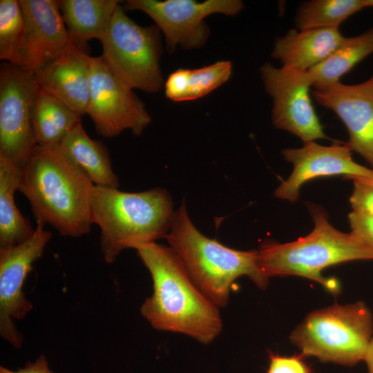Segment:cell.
<instances>
[{
    "instance_id": "obj_1",
    "label": "cell",
    "mask_w": 373,
    "mask_h": 373,
    "mask_svg": "<svg viewBox=\"0 0 373 373\" xmlns=\"http://www.w3.org/2000/svg\"><path fill=\"white\" fill-rule=\"evenodd\" d=\"M136 250L153 280L142 316L157 330L182 334L205 345L213 342L222 329L219 307L193 283L173 251L156 242Z\"/></svg>"
},
{
    "instance_id": "obj_2",
    "label": "cell",
    "mask_w": 373,
    "mask_h": 373,
    "mask_svg": "<svg viewBox=\"0 0 373 373\" xmlns=\"http://www.w3.org/2000/svg\"><path fill=\"white\" fill-rule=\"evenodd\" d=\"M93 186L59 144L37 145L21 169L18 191L28 200L37 222L50 224L62 236L79 238L93 224Z\"/></svg>"
},
{
    "instance_id": "obj_3",
    "label": "cell",
    "mask_w": 373,
    "mask_h": 373,
    "mask_svg": "<svg viewBox=\"0 0 373 373\" xmlns=\"http://www.w3.org/2000/svg\"><path fill=\"white\" fill-rule=\"evenodd\" d=\"M174 213L169 192L161 188L131 193L94 185L91 191L90 220L100 229L101 252L108 264L124 249L166 238Z\"/></svg>"
},
{
    "instance_id": "obj_4",
    "label": "cell",
    "mask_w": 373,
    "mask_h": 373,
    "mask_svg": "<svg viewBox=\"0 0 373 373\" xmlns=\"http://www.w3.org/2000/svg\"><path fill=\"white\" fill-rule=\"evenodd\" d=\"M314 229L308 235L286 243L264 242L258 251V265L263 274L273 276H297L316 281L333 295L341 292L335 278H325V268L353 260H373V248L352 231L334 228L326 214L309 204Z\"/></svg>"
},
{
    "instance_id": "obj_5",
    "label": "cell",
    "mask_w": 373,
    "mask_h": 373,
    "mask_svg": "<svg viewBox=\"0 0 373 373\" xmlns=\"http://www.w3.org/2000/svg\"><path fill=\"white\" fill-rule=\"evenodd\" d=\"M166 238L193 283L219 308L228 304L239 277H249L262 289L268 285L257 250H236L207 238L191 222L184 202L175 211Z\"/></svg>"
},
{
    "instance_id": "obj_6",
    "label": "cell",
    "mask_w": 373,
    "mask_h": 373,
    "mask_svg": "<svg viewBox=\"0 0 373 373\" xmlns=\"http://www.w3.org/2000/svg\"><path fill=\"white\" fill-rule=\"evenodd\" d=\"M372 331V314L364 303H335L309 313L289 338L303 356L354 365L363 361Z\"/></svg>"
},
{
    "instance_id": "obj_7",
    "label": "cell",
    "mask_w": 373,
    "mask_h": 373,
    "mask_svg": "<svg viewBox=\"0 0 373 373\" xmlns=\"http://www.w3.org/2000/svg\"><path fill=\"white\" fill-rule=\"evenodd\" d=\"M101 57L113 75L126 87L147 93L161 90L162 52L160 30L141 26L130 19L120 4L100 41Z\"/></svg>"
},
{
    "instance_id": "obj_8",
    "label": "cell",
    "mask_w": 373,
    "mask_h": 373,
    "mask_svg": "<svg viewBox=\"0 0 373 373\" xmlns=\"http://www.w3.org/2000/svg\"><path fill=\"white\" fill-rule=\"evenodd\" d=\"M39 86L34 73L3 62L0 68V155L21 169L37 145L32 114Z\"/></svg>"
},
{
    "instance_id": "obj_9",
    "label": "cell",
    "mask_w": 373,
    "mask_h": 373,
    "mask_svg": "<svg viewBox=\"0 0 373 373\" xmlns=\"http://www.w3.org/2000/svg\"><path fill=\"white\" fill-rule=\"evenodd\" d=\"M89 86L85 114L101 136L113 137L126 130L140 135L151 123L142 102L113 75L101 56L90 57Z\"/></svg>"
},
{
    "instance_id": "obj_10",
    "label": "cell",
    "mask_w": 373,
    "mask_h": 373,
    "mask_svg": "<svg viewBox=\"0 0 373 373\" xmlns=\"http://www.w3.org/2000/svg\"><path fill=\"white\" fill-rule=\"evenodd\" d=\"M261 78L273 102L274 126L298 137L304 143L329 139L312 104L313 81L308 70L276 68L270 63L260 68Z\"/></svg>"
},
{
    "instance_id": "obj_11",
    "label": "cell",
    "mask_w": 373,
    "mask_h": 373,
    "mask_svg": "<svg viewBox=\"0 0 373 373\" xmlns=\"http://www.w3.org/2000/svg\"><path fill=\"white\" fill-rule=\"evenodd\" d=\"M125 10H140L149 15L164 35L166 48L174 50L202 47L207 41L209 29L204 19L220 13L234 16L243 8L239 0H128Z\"/></svg>"
},
{
    "instance_id": "obj_12",
    "label": "cell",
    "mask_w": 373,
    "mask_h": 373,
    "mask_svg": "<svg viewBox=\"0 0 373 373\" xmlns=\"http://www.w3.org/2000/svg\"><path fill=\"white\" fill-rule=\"evenodd\" d=\"M44 224L37 222L30 238L0 250V334L15 349L21 348L23 336L14 321L23 318L32 309V304L23 289L25 280L52 238Z\"/></svg>"
},
{
    "instance_id": "obj_13",
    "label": "cell",
    "mask_w": 373,
    "mask_h": 373,
    "mask_svg": "<svg viewBox=\"0 0 373 373\" xmlns=\"http://www.w3.org/2000/svg\"><path fill=\"white\" fill-rule=\"evenodd\" d=\"M346 143L323 146L315 142L304 143L300 148L282 151L285 160L294 169L289 178L274 191L280 199L295 202L300 187L307 182L319 177L344 175L347 178H363L373 180V169L356 162Z\"/></svg>"
},
{
    "instance_id": "obj_14",
    "label": "cell",
    "mask_w": 373,
    "mask_h": 373,
    "mask_svg": "<svg viewBox=\"0 0 373 373\" xmlns=\"http://www.w3.org/2000/svg\"><path fill=\"white\" fill-rule=\"evenodd\" d=\"M312 95L341 119L349 134L347 146L373 167V74L357 84L315 86Z\"/></svg>"
},
{
    "instance_id": "obj_15",
    "label": "cell",
    "mask_w": 373,
    "mask_h": 373,
    "mask_svg": "<svg viewBox=\"0 0 373 373\" xmlns=\"http://www.w3.org/2000/svg\"><path fill=\"white\" fill-rule=\"evenodd\" d=\"M26 22L23 68L35 73L71 44L58 1L19 0Z\"/></svg>"
},
{
    "instance_id": "obj_16",
    "label": "cell",
    "mask_w": 373,
    "mask_h": 373,
    "mask_svg": "<svg viewBox=\"0 0 373 373\" xmlns=\"http://www.w3.org/2000/svg\"><path fill=\"white\" fill-rule=\"evenodd\" d=\"M90 57L88 50L71 44L35 73L41 89L81 116L85 114L89 96Z\"/></svg>"
},
{
    "instance_id": "obj_17",
    "label": "cell",
    "mask_w": 373,
    "mask_h": 373,
    "mask_svg": "<svg viewBox=\"0 0 373 373\" xmlns=\"http://www.w3.org/2000/svg\"><path fill=\"white\" fill-rule=\"evenodd\" d=\"M344 38L339 28L290 30L276 39L271 57L280 60L283 67L309 70L325 60Z\"/></svg>"
},
{
    "instance_id": "obj_18",
    "label": "cell",
    "mask_w": 373,
    "mask_h": 373,
    "mask_svg": "<svg viewBox=\"0 0 373 373\" xmlns=\"http://www.w3.org/2000/svg\"><path fill=\"white\" fill-rule=\"evenodd\" d=\"M59 9L72 44L88 50V42L104 38L118 0H60Z\"/></svg>"
},
{
    "instance_id": "obj_19",
    "label": "cell",
    "mask_w": 373,
    "mask_h": 373,
    "mask_svg": "<svg viewBox=\"0 0 373 373\" xmlns=\"http://www.w3.org/2000/svg\"><path fill=\"white\" fill-rule=\"evenodd\" d=\"M59 145L94 185L119 188V179L112 168L106 147L102 142L91 139L82 122L69 132Z\"/></svg>"
},
{
    "instance_id": "obj_20",
    "label": "cell",
    "mask_w": 373,
    "mask_h": 373,
    "mask_svg": "<svg viewBox=\"0 0 373 373\" xmlns=\"http://www.w3.org/2000/svg\"><path fill=\"white\" fill-rule=\"evenodd\" d=\"M20 174V167L0 155V250L26 240L35 230L15 203Z\"/></svg>"
},
{
    "instance_id": "obj_21",
    "label": "cell",
    "mask_w": 373,
    "mask_h": 373,
    "mask_svg": "<svg viewBox=\"0 0 373 373\" xmlns=\"http://www.w3.org/2000/svg\"><path fill=\"white\" fill-rule=\"evenodd\" d=\"M82 116L40 87L32 114V126L37 145L59 144L79 123Z\"/></svg>"
},
{
    "instance_id": "obj_22",
    "label": "cell",
    "mask_w": 373,
    "mask_h": 373,
    "mask_svg": "<svg viewBox=\"0 0 373 373\" xmlns=\"http://www.w3.org/2000/svg\"><path fill=\"white\" fill-rule=\"evenodd\" d=\"M373 53V28L356 36L345 37L322 62L308 70L314 87L340 82L357 64Z\"/></svg>"
},
{
    "instance_id": "obj_23",
    "label": "cell",
    "mask_w": 373,
    "mask_h": 373,
    "mask_svg": "<svg viewBox=\"0 0 373 373\" xmlns=\"http://www.w3.org/2000/svg\"><path fill=\"white\" fill-rule=\"evenodd\" d=\"M364 8L363 0H312L299 6L295 23L299 30L338 28L344 21Z\"/></svg>"
},
{
    "instance_id": "obj_24",
    "label": "cell",
    "mask_w": 373,
    "mask_h": 373,
    "mask_svg": "<svg viewBox=\"0 0 373 373\" xmlns=\"http://www.w3.org/2000/svg\"><path fill=\"white\" fill-rule=\"evenodd\" d=\"M26 22L18 0L0 1V59L22 67Z\"/></svg>"
},
{
    "instance_id": "obj_25",
    "label": "cell",
    "mask_w": 373,
    "mask_h": 373,
    "mask_svg": "<svg viewBox=\"0 0 373 373\" xmlns=\"http://www.w3.org/2000/svg\"><path fill=\"white\" fill-rule=\"evenodd\" d=\"M232 64L229 61H219L196 69H188L186 101L204 97L230 77Z\"/></svg>"
},
{
    "instance_id": "obj_26",
    "label": "cell",
    "mask_w": 373,
    "mask_h": 373,
    "mask_svg": "<svg viewBox=\"0 0 373 373\" xmlns=\"http://www.w3.org/2000/svg\"><path fill=\"white\" fill-rule=\"evenodd\" d=\"M352 193L350 202L352 211L373 218V180L354 178Z\"/></svg>"
},
{
    "instance_id": "obj_27",
    "label": "cell",
    "mask_w": 373,
    "mask_h": 373,
    "mask_svg": "<svg viewBox=\"0 0 373 373\" xmlns=\"http://www.w3.org/2000/svg\"><path fill=\"white\" fill-rule=\"evenodd\" d=\"M267 373H312L301 356H285L270 352Z\"/></svg>"
},
{
    "instance_id": "obj_28",
    "label": "cell",
    "mask_w": 373,
    "mask_h": 373,
    "mask_svg": "<svg viewBox=\"0 0 373 373\" xmlns=\"http://www.w3.org/2000/svg\"><path fill=\"white\" fill-rule=\"evenodd\" d=\"M188 69L179 68L173 72L164 83L165 94L175 102L186 101Z\"/></svg>"
},
{
    "instance_id": "obj_29",
    "label": "cell",
    "mask_w": 373,
    "mask_h": 373,
    "mask_svg": "<svg viewBox=\"0 0 373 373\" xmlns=\"http://www.w3.org/2000/svg\"><path fill=\"white\" fill-rule=\"evenodd\" d=\"M348 218L351 231L373 248V218L352 211Z\"/></svg>"
},
{
    "instance_id": "obj_30",
    "label": "cell",
    "mask_w": 373,
    "mask_h": 373,
    "mask_svg": "<svg viewBox=\"0 0 373 373\" xmlns=\"http://www.w3.org/2000/svg\"><path fill=\"white\" fill-rule=\"evenodd\" d=\"M0 373H56L52 371L44 355H40L35 361L29 362L17 370H12L3 366L0 367Z\"/></svg>"
},
{
    "instance_id": "obj_31",
    "label": "cell",
    "mask_w": 373,
    "mask_h": 373,
    "mask_svg": "<svg viewBox=\"0 0 373 373\" xmlns=\"http://www.w3.org/2000/svg\"><path fill=\"white\" fill-rule=\"evenodd\" d=\"M363 361L367 365L368 373H373V338L367 345Z\"/></svg>"
},
{
    "instance_id": "obj_32",
    "label": "cell",
    "mask_w": 373,
    "mask_h": 373,
    "mask_svg": "<svg viewBox=\"0 0 373 373\" xmlns=\"http://www.w3.org/2000/svg\"><path fill=\"white\" fill-rule=\"evenodd\" d=\"M365 8H373V0H363Z\"/></svg>"
}]
</instances>
